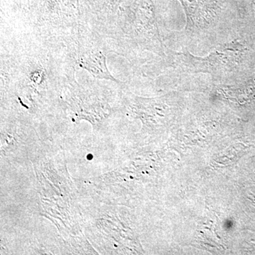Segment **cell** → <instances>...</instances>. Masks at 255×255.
<instances>
[{
  "mask_svg": "<svg viewBox=\"0 0 255 255\" xmlns=\"http://www.w3.org/2000/svg\"><path fill=\"white\" fill-rule=\"evenodd\" d=\"M242 53L243 46L234 41L218 47L208 56L203 58L189 53H178L177 55L189 71L209 73L216 78L231 70L238 63Z\"/></svg>",
  "mask_w": 255,
  "mask_h": 255,
  "instance_id": "obj_1",
  "label": "cell"
},
{
  "mask_svg": "<svg viewBox=\"0 0 255 255\" xmlns=\"http://www.w3.org/2000/svg\"><path fill=\"white\" fill-rule=\"evenodd\" d=\"M187 16V28L205 27L221 12L226 0H179Z\"/></svg>",
  "mask_w": 255,
  "mask_h": 255,
  "instance_id": "obj_2",
  "label": "cell"
},
{
  "mask_svg": "<svg viewBox=\"0 0 255 255\" xmlns=\"http://www.w3.org/2000/svg\"><path fill=\"white\" fill-rule=\"evenodd\" d=\"M79 65L96 79L120 82L110 73L107 68L106 55L100 50H92L82 54L79 60Z\"/></svg>",
  "mask_w": 255,
  "mask_h": 255,
  "instance_id": "obj_3",
  "label": "cell"
}]
</instances>
